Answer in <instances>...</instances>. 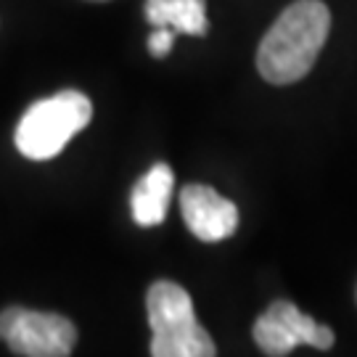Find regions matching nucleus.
Returning a JSON list of instances; mask_svg holds the SVG:
<instances>
[{
	"mask_svg": "<svg viewBox=\"0 0 357 357\" xmlns=\"http://www.w3.org/2000/svg\"><path fill=\"white\" fill-rule=\"evenodd\" d=\"M331 13L320 0H296L273 22L257 48V69L270 85L299 82L328 40Z\"/></svg>",
	"mask_w": 357,
	"mask_h": 357,
	"instance_id": "1",
	"label": "nucleus"
},
{
	"mask_svg": "<svg viewBox=\"0 0 357 357\" xmlns=\"http://www.w3.org/2000/svg\"><path fill=\"white\" fill-rule=\"evenodd\" d=\"M93 119V103L79 90H61L51 98L32 103L16 125L13 143L22 156L45 162L64 151V146Z\"/></svg>",
	"mask_w": 357,
	"mask_h": 357,
	"instance_id": "2",
	"label": "nucleus"
},
{
	"mask_svg": "<svg viewBox=\"0 0 357 357\" xmlns=\"http://www.w3.org/2000/svg\"><path fill=\"white\" fill-rule=\"evenodd\" d=\"M153 357H212V336L199 326L191 294L172 281H156L146 294Z\"/></svg>",
	"mask_w": 357,
	"mask_h": 357,
	"instance_id": "3",
	"label": "nucleus"
},
{
	"mask_svg": "<svg viewBox=\"0 0 357 357\" xmlns=\"http://www.w3.org/2000/svg\"><path fill=\"white\" fill-rule=\"evenodd\" d=\"M0 339L13 355L66 357L75 349L77 328L72 320L56 312L6 307L0 312Z\"/></svg>",
	"mask_w": 357,
	"mask_h": 357,
	"instance_id": "4",
	"label": "nucleus"
},
{
	"mask_svg": "<svg viewBox=\"0 0 357 357\" xmlns=\"http://www.w3.org/2000/svg\"><path fill=\"white\" fill-rule=\"evenodd\" d=\"M257 347L270 357H283L294 347L310 344L315 349L333 347V331L318 320L296 310L291 302H273L255 323Z\"/></svg>",
	"mask_w": 357,
	"mask_h": 357,
	"instance_id": "5",
	"label": "nucleus"
},
{
	"mask_svg": "<svg viewBox=\"0 0 357 357\" xmlns=\"http://www.w3.org/2000/svg\"><path fill=\"white\" fill-rule=\"evenodd\" d=\"M183 220L199 241L217 243L238 230V206L209 185H185L180 191Z\"/></svg>",
	"mask_w": 357,
	"mask_h": 357,
	"instance_id": "6",
	"label": "nucleus"
},
{
	"mask_svg": "<svg viewBox=\"0 0 357 357\" xmlns=\"http://www.w3.org/2000/svg\"><path fill=\"white\" fill-rule=\"evenodd\" d=\"M172 188H175V172L172 167L159 162L153 165L132 188L130 196V209H132V220L141 228H153L162 225L169 209V199H172Z\"/></svg>",
	"mask_w": 357,
	"mask_h": 357,
	"instance_id": "7",
	"label": "nucleus"
},
{
	"mask_svg": "<svg viewBox=\"0 0 357 357\" xmlns=\"http://www.w3.org/2000/svg\"><path fill=\"white\" fill-rule=\"evenodd\" d=\"M146 22L183 35H206V0H146Z\"/></svg>",
	"mask_w": 357,
	"mask_h": 357,
	"instance_id": "8",
	"label": "nucleus"
},
{
	"mask_svg": "<svg viewBox=\"0 0 357 357\" xmlns=\"http://www.w3.org/2000/svg\"><path fill=\"white\" fill-rule=\"evenodd\" d=\"M172 43H175V29H169V26H153L151 38H149V51L156 59H165L167 53L172 51Z\"/></svg>",
	"mask_w": 357,
	"mask_h": 357,
	"instance_id": "9",
	"label": "nucleus"
}]
</instances>
